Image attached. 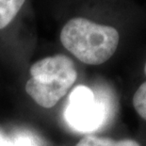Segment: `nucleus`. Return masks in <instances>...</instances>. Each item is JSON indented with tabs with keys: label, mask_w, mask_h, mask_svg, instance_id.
I'll use <instances>...</instances> for the list:
<instances>
[{
	"label": "nucleus",
	"mask_w": 146,
	"mask_h": 146,
	"mask_svg": "<svg viewBox=\"0 0 146 146\" xmlns=\"http://www.w3.org/2000/svg\"><path fill=\"white\" fill-rule=\"evenodd\" d=\"M120 36L110 26L94 23L86 18L71 19L60 32V42L80 61L99 65L112 57L119 44Z\"/></svg>",
	"instance_id": "f257e3e1"
},
{
	"label": "nucleus",
	"mask_w": 146,
	"mask_h": 146,
	"mask_svg": "<svg viewBox=\"0 0 146 146\" xmlns=\"http://www.w3.org/2000/svg\"><path fill=\"white\" fill-rule=\"evenodd\" d=\"M26 91L39 106L50 108L67 94L77 73L73 60L63 55L47 57L30 67Z\"/></svg>",
	"instance_id": "f03ea898"
},
{
	"label": "nucleus",
	"mask_w": 146,
	"mask_h": 146,
	"mask_svg": "<svg viewBox=\"0 0 146 146\" xmlns=\"http://www.w3.org/2000/svg\"><path fill=\"white\" fill-rule=\"evenodd\" d=\"M110 111L108 99L101 94L96 95L88 87L79 85L69 95L64 118L76 131L92 133L107 123Z\"/></svg>",
	"instance_id": "7ed1b4c3"
},
{
	"label": "nucleus",
	"mask_w": 146,
	"mask_h": 146,
	"mask_svg": "<svg viewBox=\"0 0 146 146\" xmlns=\"http://www.w3.org/2000/svg\"><path fill=\"white\" fill-rule=\"evenodd\" d=\"M26 0H0V29L10 25Z\"/></svg>",
	"instance_id": "20e7f679"
},
{
	"label": "nucleus",
	"mask_w": 146,
	"mask_h": 146,
	"mask_svg": "<svg viewBox=\"0 0 146 146\" xmlns=\"http://www.w3.org/2000/svg\"><path fill=\"white\" fill-rule=\"evenodd\" d=\"M76 146H139V144L131 139L115 141L110 139L89 136L82 139Z\"/></svg>",
	"instance_id": "39448f33"
},
{
	"label": "nucleus",
	"mask_w": 146,
	"mask_h": 146,
	"mask_svg": "<svg viewBox=\"0 0 146 146\" xmlns=\"http://www.w3.org/2000/svg\"><path fill=\"white\" fill-rule=\"evenodd\" d=\"M133 105L136 111L146 120V82L141 84L133 97Z\"/></svg>",
	"instance_id": "423d86ee"
},
{
	"label": "nucleus",
	"mask_w": 146,
	"mask_h": 146,
	"mask_svg": "<svg viewBox=\"0 0 146 146\" xmlns=\"http://www.w3.org/2000/svg\"><path fill=\"white\" fill-rule=\"evenodd\" d=\"M144 73L146 74V63H145V66H144Z\"/></svg>",
	"instance_id": "0eeeda50"
}]
</instances>
